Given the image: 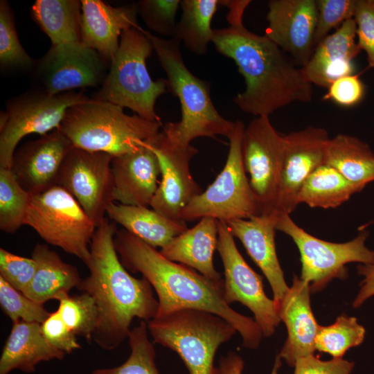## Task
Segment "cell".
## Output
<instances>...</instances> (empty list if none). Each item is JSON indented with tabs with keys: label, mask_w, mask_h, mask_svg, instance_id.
<instances>
[{
	"label": "cell",
	"mask_w": 374,
	"mask_h": 374,
	"mask_svg": "<svg viewBox=\"0 0 374 374\" xmlns=\"http://www.w3.org/2000/svg\"><path fill=\"white\" fill-rule=\"evenodd\" d=\"M251 1H226L229 27L213 29L216 50L232 59L244 77L246 88L233 99L242 112L267 116L292 103H308L312 84L301 68L266 35L251 32L243 24V15Z\"/></svg>",
	"instance_id": "6da1fadb"
},
{
	"label": "cell",
	"mask_w": 374,
	"mask_h": 374,
	"mask_svg": "<svg viewBox=\"0 0 374 374\" xmlns=\"http://www.w3.org/2000/svg\"><path fill=\"white\" fill-rule=\"evenodd\" d=\"M114 244L124 267L140 273L158 296L156 317L194 309L215 314L232 325L242 337V346L256 349L263 337L255 319L242 315L226 303L224 279L215 280L186 265L171 261L160 251L125 229L118 230Z\"/></svg>",
	"instance_id": "7a4b0ae2"
},
{
	"label": "cell",
	"mask_w": 374,
	"mask_h": 374,
	"mask_svg": "<svg viewBox=\"0 0 374 374\" xmlns=\"http://www.w3.org/2000/svg\"><path fill=\"white\" fill-rule=\"evenodd\" d=\"M117 231L107 217L96 227L84 262L89 273L77 287L94 301L97 321L93 340L106 350L128 338L134 318L148 322L157 317L159 308L150 283L130 275L121 262L114 244Z\"/></svg>",
	"instance_id": "3957f363"
},
{
	"label": "cell",
	"mask_w": 374,
	"mask_h": 374,
	"mask_svg": "<svg viewBox=\"0 0 374 374\" xmlns=\"http://www.w3.org/2000/svg\"><path fill=\"white\" fill-rule=\"evenodd\" d=\"M148 35L166 73L168 91L179 99L181 105V120L166 123L161 131L170 139L184 145L199 137L222 135L229 139L235 122L224 118L216 109L211 98L209 82L195 76L186 66L180 43L149 31Z\"/></svg>",
	"instance_id": "277c9868"
},
{
	"label": "cell",
	"mask_w": 374,
	"mask_h": 374,
	"mask_svg": "<svg viewBox=\"0 0 374 374\" xmlns=\"http://www.w3.org/2000/svg\"><path fill=\"white\" fill-rule=\"evenodd\" d=\"M163 125L161 121L128 115L121 106L91 98L69 107L59 129L73 147L114 157L138 150Z\"/></svg>",
	"instance_id": "5b68a950"
},
{
	"label": "cell",
	"mask_w": 374,
	"mask_h": 374,
	"mask_svg": "<svg viewBox=\"0 0 374 374\" xmlns=\"http://www.w3.org/2000/svg\"><path fill=\"white\" fill-rule=\"evenodd\" d=\"M154 51L148 31L140 27L124 30L109 72L92 99L126 107L150 121H161L157 100L168 91L166 79L154 80L146 61Z\"/></svg>",
	"instance_id": "8992f818"
},
{
	"label": "cell",
	"mask_w": 374,
	"mask_h": 374,
	"mask_svg": "<svg viewBox=\"0 0 374 374\" xmlns=\"http://www.w3.org/2000/svg\"><path fill=\"white\" fill-rule=\"evenodd\" d=\"M147 323L154 341L175 352L190 374H219L216 352L237 332L220 317L194 309L155 317Z\"/></svg>",
	"instance_id": "52a82bcc"
},
{
	"label": "cell",
	"mask_w": 374,
	"mask_h": 374,
	"mask_svg": "<svg viewBox=\"0 0 374 374\" xmlns=\"http://www.w3.org/2000/svg\"><path fill=\"white\" fill-rule=\"evenodd\" d=\"M244 128L242 121L235 122L234 130L229 138V150L223 169L215 181L181 211V220L190 222L211 217L227 222L261 215L259 202L243 163L242 141Z\"/></svg>",
	"instance_id": "ba28073f"
},
{
	"label": "cell",
	"mask_w": 374,
	"mask_h": 374,
	"mask_svg": "<svg viewBox=\"0 0 374 374\" xmlns=\"http://www.w3.org/2000/svg\"><path fill=\"white\" fill-rule=\"evenodd\" d=\"M24 225L45 242L75 256L84 263L90 255V243L96 226L77 200L55 185L31 195Z\"/></svg>",
	"instance_id": "9c48e42d"
},
{
	"label": "cell",
	"mask_w": 374,
	"mask_h": 374,
	"mask_svg": "<svg viewBox=\"0 0 374 374\" xmlns=\"http://www.w3.org/2000/svg\"><path fill=\"white\" fill-rule=\"evenodd\" d=\"M276 229L296 244L301 256L300 278L310 285L312 292L320 291L334 278H346L348 263L374 264V251L365 245L366 231L346 242H330L308 233L290 214L280 211H276Z\"/></svg>",
	"instance_id": "30bf717a"
},
{
	"label": "cell",
	"mask_w": 374,
	"mask_h": 374,
	"mask_svg": "<svg viewBox=\"0 0 374 374\" xmlns=\"http://www.w3.org/2000/svg\"><path fill=\"white\" fill-rule=\"evenodd\" d=\"M91 98L83 91L51 95L38 87L9 98L7 122L0 129V168H11L17 146L24 136H43L59 129L69 107Z\"/></svg>",
	"instance_id": "8fae6325"
},
{
	"label": "cell",
	"mask_w": 374,
	"mask_h": 374,
	"mask_svg": "<svg viewBox=\"0 0 374 374\" xmlns=\"http://www.w3.org/2000/svg\"><path fill=\"white\" fill-rule=\"evenodd\" d=\"M284 149L285 134L274 128L269 116H258L245 127L242 141L243 163L261 215L277 211Z\"/></svg>",
	"instance_id": "7c38bea8"
},
{
	"label": "cell",
	"mask_w": 374,
	"mask_h": 374,
	"mask_svg": "<svg viewBox=\"0 0 374 374\" xmlns=\"http://www.w3.org/2000/svg\"><path fill=\"white\" fill-rule=\"evenodd\" d=\"M113 156L73 147L64 159L57 179L89 218L98 226L114 199Z\"/></svg>",
	"instance_id": "4fadbf2b"
},
{
	"label": "cell",
	"mask_w": 374,
	"mask_h": 374,
	"mask_svg": "<svg viewBox=\"0 0 374 374\" xmlns=\"http://www.w3.org/2000/svg\"><path fill=\"white\" fill-rule=\"evenodd\" d=\"M110 62L80 42L51 45L31 73L37 87L51 95L101 86Z\"/></svg>",
	"instance_id": "5bb4252c"
},
{
	"label": "cell",
	"mask_w": 374,
	"mask_h": 374,
	"mask_svg": "<svg viewBox=\"0 0 374 374\" xmlns=\"http://www.w3.org/2000/svg\"><path fill=\"white\" fill-rule=\"evenodd\" d=\"M217 250L224 267V298L227 304L240 302L253 314L265 337L271 336L280 319L274 300L266 295L262 276L254 271L238 251L226 224L217 220Z\"/></svg>",
	"instance_id": "9a60e30c"
},
{
	"label": "cell",
	"mask_w": 374,
	"mask_h": 374,
	"mask_svg": "<svg viewBox=\"0 0 374 374\" xmlns=\"http://www.w3.org/2000/svg\"><path fill=\"white\" fill-rule=\"evenodd\" d=\"M149 143L157 154L161 179L150 207L163 215L181 221V211L201 191L190 171V162L198 150L170 139L161 130Z\"/></svg>",
	"instance_id": "2e32d148"
},
{
	"label": "cell",
	"mask_w": 374,
	"mask_h": 374,
	"mask_svg": "<svg viewBox=\"0 0 374 374\" xmlns=\"http://www.w3.org/2000/svg\"><path fill=\"white\" fill-rule=\"evenodd\" d=\"M330 138L322 127L308 126L285 134L277 211L290 215L297 207L299 190L307 178L325 163Z\"/></svg>",
	"instance_id": "e0dca14e"
},
{
	"label": "cell",
	"mask_w": 374,
	"mask_h": 374,
	"mask_svg": "<svg viewBox=\"0 0 374 374\" xmlns=\"http://www.w3.org/2000/svg\"><path fill=\"white\" fill-rule=\"evenodd\" d=\"M267 6L268 25L265 35L302 68L310 59L315 47L317 1L271 0Z\"/></svg>",
	"instance_id": "ac0fdd59"
},
{
	"label": "cell",
	"mask_w": 374,
	"mask_h": 374,
	"mask_svg": "<svg viewBox=\"0 0 374 374\" xmlns=\"http://www.w3.org/2000/svg\"><path fill=\"white\" fill-rule=\"evenodd\" d=\"M73 147L60 129L54 130L16 150L10 169L30 195L42 193L56 185L63 161Z\"/></svg>",
	"instance_id": "d6986e66"
},
{
	"label": "cell",
	"mask_w": 374,
	"mask_h": 374,
	"mask_svg": "<svg viewBox=\"0 0 374 374\" xmlns=\"http://www.w3.org/2000/svg\"><path fill=\"white\" fill-rule=\"evenodd\" d=\"M80 42L110 63L123 32L140 27L137 3L114 7L101 0H81Z\"/></svg>",
	"instance_id": "ffe728a7"
},
{
	"label": "cell",
	"mask_w": 374,
	"mask_h": 374,
	"mask_svg": "<svg viewBox=\"0 0 374 374\" xmlns=\"http://www.w3.org/2000/svg\"><path fill=\"white\" fill-rule=\"evenodd\" d=\"M148 141L134 152L113 157L114 202L125 205L150 206L161 172L159 159Z\"/></svg>",
	"instance_id": "44dd1931"
},
{
	"label": "cell",
	"mask_w": 374,
	"mask_h": 374,
	"mask_svg": "<svg viewBox=\"0 0 374 374\" xmlns=\"http://www.w3.org/2000/svg\"><path fill=\"white\" fill-rule=\"evenodd\" d=\"M310 285L294 275L292 286L276 305L280 321L286 326L287 339L278 354L290 366L298 359L314 355L319 329L310 305Z\"/></svg>",
	"instance_id": "7402d4cb"
},
{
	"label": "cell",
	"mask_w": 374,
	"mask_h": 374,
	"mask_svg": "<svg viewBox=\"0 0 374 374\" xmlns=\"http://www.w3.org/2000/svg\"><path fill=\"white\" fill-rule=\"evenodd\" d=\"M276 211L270 215L225 222L231 234L240 240L267 279L275 305L281 301L289 289L276 253Z\"/></svg>",
	"instance_id": "603a6c76"
},
{
	"label": "cell",
	"mask_w": 374,
	"mask_h": 374,
	"mask_svg": "<svg viewBox=\"0 0 374 374\" xmlns=\"http://www.w3.org/2000/svg\"><path fill=\"white\" fill-rule=\"evenodd\" d=\"M356 30L354 18L348 19L315 46L308 63L301 68L310 83L328 89L336 80L353 74L352 61L362 51Z\"/></svg>",
	"instance_id": "cb8c5ba5"
},
{
	"label": "cell",
	"mask_w": 374,
	"mask_h": 374,
	"mask_svg": "<svg viewBox=\"0 0 374 374\" xmlns=\"http://www.w3.org/2000/svg\"><path fill=\"white\" fill-rule=\"evenodd\" d=\"M66 354L56 348L44 337L41 323L19 320L12 322L0 357V374L13 370L33 373L42 362L62 360Z\"/></svg>",
	"instance_id": "d4e9b609"
},
{
	"label": "cell",
	"mask_w": 374,
	"mask_h": 374,
	"mask_svg": "<svg viewBox=\"0 0 374 374\" xmlns=\"http://www.w3.org/2000/svg\"><path fill=\"white\" fill-rule=\"evenodd\" d=\"M217 220L203 217L193 228L175 237L160 253L167 259L190 267L204 276L220 281L222 274L216 271L213 255L217 247Z\"/></svg>",
	"instance_id": "484cf974"
},
{
	"label": "cell",
	"mask_w": 374,
	"mask_h": 374,
	"mask_svg": "<svg viewBox=\"0 0 374 374\" xmlns=\"http://www.w3.org/2000/svg\"><path fill=\"white\" fill-rule=\"evenodd\" d=\"M32 258L37 267L33 278L23 293L30 299L44 305L46 301L69 294L82 280L78 269L62 260L44 244H37Z\"/></svg>",
	"instance_id": "4316f807"
},
{
	"label": "cell",
	"mask_w": 374,
	"mask_h": 374,
	"mask_svg": "<svg viewBox=\"0 0 374 374\" xmlns=\"http://www.w3.org/2000/svg\"><path fill=\"white\" fill-rule=\"evenodd\" d=\"M107 215L127 231L155 249L163 248L188 229L186 222L173 220L146 206L113 202L107 208Z\"/></svg>",
	"instance_id": "83f0119b"
},
{
	"label": "cell",
	"mask_w": 374,
	"mask_h": 374,
	"mask_svg": "<svg viewBox=\"0 0 374 374\" xmlns=\"http://www.w3.org/2000/svg\"><path fill=\"white\" fill-rule=\"evenodd\" d=\"M325 163L360 190L374 181V153L366 143L354 136L339 134L330 139Z\"/></svg>",
	"instance_id": "f1b7e54d"
},
{
	"label": "cell",
	"mask_w": 374,
	"mask_h": 374,
	"mask_svg": "<svg viewBox=\"0 0 374 374\" xmlns=\"http://www.w3.org/2000/svg\"><path fill=\"white\" fill-rule=\"evenodd\" d=\"M81 1L36 0L30 15L51 45L80 42Z\"/></svg>",
	"instance_id": "f546056e"
},
{
	"label": "cell",
	"mask_w": 374,
	"mask_h": 374,
	"mask_svg": "<svg viewBox=\"0 0 374 374\" xmlns=\"http://www.w3.org/2000/svg\"><path fill=\"white\" fill-rule=\"evenodd\" d=\"M220 5H222V1H181L182 14L172 39L182 42L186 48L196 55L205 54L213 39L211 21Z\"/></svg>",
	"instance_id": "4dcf8cb0"
},
{
	"label": "cell",
	"mask_w": 374,
	"mask_h": 374,
	"mask_svg": "<svg viewBox=\"0 0 374 374\" xmlns=\"http://www.w3.org/2000/svg\"><path fill=\"white\" fill-rule=\"evenodd\" d=\"M360 191L336 169L324 163L305 181L298 194L297 202L312 208H334Z\"/></svg>",
	"instance_id": "1f68e13d"
},
{
	"label": "cell",
	"mask_w": 374,
	"mask_h": 374,
	"mask_svg": "<svg viewBox=\"0 0 374 374\" xmlns=\"http://www.w3.org/2000/svg\"><path fill=\"white\" fill-rule=\"evenodd\" d=\"M36 60L18 38L13 10L8 1H0V67L7 73H32Z\"/></svg>",
	"instance_id": "d6a6232c"
},
{
	"label": "cell",
	"mask_w": 374,
	"mask_h": 374,
	"mask_svg": "<svg viewBox=\"0 0 374 374\" xmlns=\"http://www.w3.org/2000/svg\"><path fill=\"white\" fill-rule=\"evenodd\" d=\"M365 333V328L358 323L355 317L341 314L332 324L319 326L315 337V349L333 358H342L349 348L363 342Z\"/></svg>",
	"instance_id": "836d02e7"
},
{
	"label": "cell",
	"mask_w": 374,
	"mask_h": 374,
	"mask_svg": "<svg viewBox=\"0 0 374 374\" xmlns=\"http://www.w3.org/2000/svg\"><path fill=\"white\" fill-rule=\"evenodd\" d=\"M31 195L17 182L11 169L0 168V229L16 232L24 221Z\"/></svg>",
	"instance_id": "e575fe53"
},
{
	"label": "cell",
	"mask_w": 374,
	"mask_h": 374,
	"mask_svg": "<svg viewBox=\"0 0 374 374\" xmlns=\"http://www.w3.org/2000/svg\"><path fill=\"white\" fill-rule=\"evenodd\" d=\"M148 323L141 321L129 334L130 354L122 364L110 368H98L91 374H160L156 363V352L148 337Z\"/></svg>",
	"instance_id": "d590c367"
},
{
	"label": "cell",
	"mask_w": 374,
	"mask_h": 374,
	"mask_svg": "<svg viewBox=\"0 0 374 374\" xmlns=\"http://www.w3.org/2000/svg\"><path fill=\"white\" fill-rule=\"evenodd\" d=\"M57 301V310L68 328L76 335L93 339L97 321V310L94 301L87 293L70 296L62 295Z\"/></svg>",
	"instance_id": "8d00e7d4"
},
{
	"label": "cell",
	"mask_w": 374,
	"mask_h": 374,
	"mask_svg": "<svg viewBox=\"0 0 374 374\" xmlns=\"http://www.w3.org/2000/svg\"><path fill=\"white\" fill-rule=\"evenodd\" d=\"M0 305L12 322L22 320L42 323L48 317L44 305L36 303L0 277Z\"/></svg>",
	"instance_id": "74e56055"
},
{
	"label": "cell",
	"mask_w": 374,
	"mask_h": 374,
	"mask_svg": "<svg viewBox=\"0 0 374 374\" xmlns=\"http://www.w3.org/2000/svg\"><path fill=\"white\" fill-rule=\"evenodd\" d=\"M137 3L139 14L149 29L161 35L172 37L180 0H141Z\"/></svg>",
	"instance_id": "f35d334b"
},
{
	"label": "cell",
	"mask_w": 374,
	"mask_h": 374,
	"mask_svg": "<svg viewBox=\"0 0 374 374\" xmlns=\"http://www.w3.org/2000/svg\"><path fill=\"white\" fill-rule=\"evenodd\" d=\"M355 0H317V20L314 42L316 46L333 28H339L346 21L353 19ZM315 48V47H314Z\"/></svg>",
	"instance_id": "ab89813d"
},
{
	"label": "cell",
	"mask_w": 374,
	"mask_h": 374,
	"mask_svg": "<svg viewBox=\"0 0 374 374\" xmlns=\"http://www.w3.org/2000/svg\"><path fill=\"white\" fill-rule=\"evenodd\" d=\"M36 267L33 258L20 256L0 249V277L21 293L31 283Z\"/></svg>",
	"instance_id": "60d3db41"
},
{
	"label": "cell",
	"mask_w": 374,
	"mask_h": 374,
	"mask_svg": "<svg viewBox=\"0 0 374 374\" xmlns=\"http://www.w3.org/2000/svg\"><path fill=\"white\" fill-rule=\"evenodd\" d=\"M354 19L358 46L366 53L368 66L374 68V1H357Z\"/></svg>",
	"instance_id": "b9f144b4"
},
{
	"label": "cell",
	"mask_w": 374,
	"mask_h": 374,
	"mask_svg": "<svg viewBox=\"0 0 374 374\" xmlns=\"http://www.w3.org/2000/svg\"><path fill=\"white\" fill-rule=\"evenodd\" d=\"M41 329L48 342L66 354L81 348L76 335L65 324L57 310L51 312L41 323Z\"/></svg>",
	"instance_id": "7bdbcfd3"
},
{
	"label": "cell",
	"mask_w": 374,
	"mask_h": 374,
	"mask_svg": "<svg viewBox=\"0 0 374 374\" xmlns=\"http://www.w3.org/2000/svg\"><path fill=\"white\" fill-rule=\"evenodd\" d=\"M323 99L330 100L343 107H352L361 101L364 86L359 75H349L334 81L328 88Z\"/></svg>",
	"instance_id": "ee69618b"
},
{
	"label": "cell",
	"mask_w": 374,
	"mask_h": 374,
	"mask_svg": "<svg viewBox=\"0 0 374 374\" xmlns=\"http://www.w3.org/2000/svg\"><path fill=\"white\" fill-rule=\"evenodd\" d=\"M354 366L343 358L323 361L310 355L297 359L294 374H350Z\"/></svg>",
	"instance_id": "f6af8a7d"
},
{
	"label": "cell",
	"mask_w": 374,
	"mask_h": 374,
	"mask_svg": "<svg viewBox=\"0 0 374 374\" xmlns=\"http://www.w3.org/2000/svg\"><path fill=\"white\" fill-rule=\"evenodd\" d=\"M244 363L242 358L238 354L230 352L226 355L221 357L217 366L219 374H242ZM281 366V358L277 355L271 374H278Z\"/></svg>",
	"instance_id": "bcb514c9"
},
{
	"label": "cell",
	"mask_w": 374,
	"mask_h": 374,
	"mask_svg": "<svg viewBox=\"0 0 374 374\" xmlns=\"http://www.w3.org/2000/svg\"><path fill=\"white\" fill-rule=\"evenodd\" d=\"M359 274L364 276L360 283V290L353 305L361 306L364 301L374 295V264H361L357 266Z\"/></svg>",
	"instance_id": "7dc6e473"
}]
</instances>
